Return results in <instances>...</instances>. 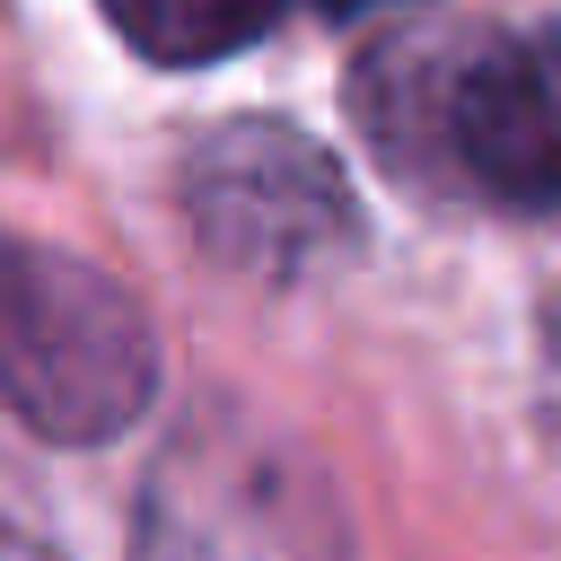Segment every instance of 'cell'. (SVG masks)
<instances>
[{
  "instance_id": "3",
  "label": "cell",
  "mask_w": 561,
  "mask_h": 561,
  "mask_svg": "<svg viewBox=\"0 0 561 561\" xmlns=\"http://www.w3.org/2000/svg\"><path fill=\"white\" fill-rule=\"evenodd\" d=\"M149 377H158L149 324L105 272H88L70 254L9 245V272H0V394L44 438H114L149 403Z\"/></svg>"
},
{
  "instance_id": "6",
  "label": "cell",
  "mask_w": 561,
  "mask_h": 561,
  "mask_svg": "<svg viewBox=\"0 0 561 561\" xmlns=\"http://www.w3.org/2000/svg\"><path fill=\"white\" fill-rule=\"evenodd\" d=\"M324 9H333V18H351V9H386V0H324Z\"/></svg>"
},
{
  "instance_id": "1",
  "label": "cell",
  "mask_w": 561,
  "mask_h": 561,
  "mask_svg": "<svg viewBox=\"0 0 561 561\" xmlns=\"http://www.w3.org/2000/svg\"><path fill=\"white\" fill-rule=\"evenodd\" d=\"M368 140L403 184H465L500 210H561V35L394 44L359 70Z\"/></svg>"
},
{
  "instance_id": "8",
  "label": "cell",
  "mask_w": 561,
  "mask_h": 561,
  "mask_svg": "<svg viewBox=\"0 0 561 561\" xmlns=\"http://www.w3.org/2000/svg\"><path fill=\"white\" fill-rule=\"evenodd\" d=\"M9 245H18V237H0V272H9Z\"/></svg>"
},
{
  "instance_id": "2",
  "label": "cell",
  "mask_w": 561,
  "mask_h": 561,
  "mask_svg": "<svg viewBox=\"0 0 561 561\" xmlns=\"http://www.w3.org/2000/svg\"><path fill=\"white\" fill-rule=\"evenodd\" d=\"M131 561H351L324 473L245 412H193L140 482Z\"/></svg>"
},
{
  "instance_id": "5",
  "label": "cell",
  "mask_w": 561,
  "mask_h": 561,
  "mask_svg": "<svg viewBox=\"0 0 561 561\" xmlns=\"http://www.w3.org/2000/svg\"><path fill=\"white\" fill-rule=\"evenodd\" d=\"M289 0H105L114 35L149 61H219V53H245Z\"/></svg>"
},
{
  "instance_id": "7",
  "label": "cell",
  "mask_w": 561,
  "mask_h": 561,
  "mask_svg": "<svg viewBox=\"0 0 561 561\" xmlns=\"http://www.w3.org/2000/svg\"><path fill=\"white\" fill-rule=\"evenodd\" d=\"M543 333H552V359H561V289H552V324Z\"/></svg>"
},
{
  "instance_id": "4",
  "label": "cell",
  "mask_w": 561,
  "mask_h": 561,
  "mask_svg": "<svg viewBox=\"0 0 561 561\" xmlns=\"http://www.w3.org/2000/svg\"><path fill=\"white\" fill-rule=\"evenodd\" d=\"M175 193H184V228L202 237V254L245 280H307L359 237L342 167L289 123H228L193 140Z\"/></svg>"
}]
</instances>
